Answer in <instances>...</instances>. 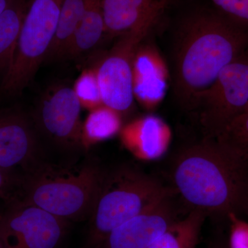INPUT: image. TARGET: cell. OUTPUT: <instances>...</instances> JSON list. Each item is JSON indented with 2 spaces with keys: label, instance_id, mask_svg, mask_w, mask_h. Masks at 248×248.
Masks as SVG:
<instances>
[{
  "label": "cell",
  "instance_id": "cell-26",
  "mask_svg": "<svg viewBox=\"0 0 248 248\" xmlns=\"http://www.w3.org/2000/svg\"><path fill=\"white\" fill-rule=\"evenodd\" d=\"M1 213H0V248H6L5 245L4 238H3L2 232L1 228Z\"/></svg>",
  "mask_w": 248,
  "mask_h": 248
},
{
  "label": "cell",
  "instance_id": "cell-9",
  "mask_svg": "<svg viewBox=\"0 0 248 248\" xmlns=\"http://www.w3.org/2000/svg\"><path fill=\"white\" fill-rule=\"evenodd\" d=\"M153 29L131 31L120 36L95 67L103 104L123 114L133 107V62L139 45Z\"/></svg>",
  "mask_w": 248,
  "mask_h": 248
},
{
  "label": "cell",
  "instance_id": "cell-28",
  "mask_svg": "<svg viewBox=\"0 0 248 248\" xmlns=\"http://www.w3.org/2000/svg\"><path fill=\"white\" fill-rule=\"evenodd\" d=\"M248 112V106L247 108H246V111H245V112Z\"/></svg>",
  "mask_w": 248,
  "mask_h": 248
},
{
  "label": "cell",
  "instance_id": "cell-22",
  "mask_svg": "<svg viewBox=\"0 0 248 248\" xmlns=\"http://www.w3.org/2000/svg\"><path fill=\"white\" fill-rule=\"evenodd\" d=\"M22 174L0 167V199L9 205L19 200Z\"/></svg>",
  "mask_w": 248,
  "mask_h": 248
},
{
  "label": "cell",
  "instance_id": "cell-19",
  "mask_svg": "<svg viewBox=\"0 0 248 248\" xmlns=\"http://www.w3.org/2000/svg\"><path fill=\"white\" fill-rule=\"evenodd\" d=\"M206 215L190 210L168 228L148 248H196Z\"/></svg>",
  "mask_w": 248,
  "mask_h": 248
},
{
  "label": "cell",
  "instance_id": "cell-25",
  "mask_svg": "<svg viewBox=\"0 0 248 248\" xmlns=\"http://www.w3.org/2000/svg\"><path fill=\"white\" fill-rule=\"evenodd\" d=\"M14 0H0V16L7 9Z\"/></svg>",
  "mask_w": 248,
  "mask_h": 248
},
{
  "label": "cell",
  "instance_id": "cell-2",
  "mask_svg": "<svg viewBox=\"0 0 248 248\" xmlns=\"http://www.w3.org/2000/svg\"><path fill=\"white\" fill-rule=\"evenodd\" d=\"M172 189L191 210L206 216H248V172L215 140L204 138L177 153Z\"/></svg>",
  "mask_w": 248,
  "mask_h": 248
},
{
  "label": "cell",
  "instance_id": "cell-13",
  "mask_svg": "<svg viewBox=\"0 0 248 248\" xmlns=\"http://www.w3.org/2000/svg\"><path fill=\"white\" fill-rule=\"evenodd\" d=\"M106 35L119 37L131 31L153 29L170 0H100Z\"/></svg>",
  "mask_w": 248,
  "mask_h": 248
},
{
  "label": "cell",
  "instance_id": "cell-24",
  "mask_svg": "<svg viewBox=\"0 0 248 248\" xmlns=\"http://www.w3.org/2000/svg\"><path fill=\"white\" fill-rule=\"evenodd\" d=\"M229 222V239L227 248H248V221L235 213L227 216Z\"/></svg>",
  "mask_w": 248,
  "mask_h": 248
},
{
  "label": "cell",
  "instance_id": "cell-6",
  "mask_svg": "<svg viewBox=\"0 0 248 248\" xmlns=\"http://www.w3.org/2000/svg\"><path fill=\"white\" fill-rule=\"evenodd\" d=\"M248 106V48L196 97L191 110L198 112L205 138L215 140Z\"/></svg>",
  "mask_w": 248,
  "mask_h": 248
},
{
  "label": "cell",
  "instance_id": "cell-15",
  "mask_svg": "<svg viewBox=\"0 0 248 248\" xmlns=\"http://www.w3.org/2000/svg\"><path fill=\"white\" fill-rule=\"evenodd\" d=\"M31 1L14 0L0 16V75L2 79L12 65L23 22Z\"/></svg>",
  "mask_w": 248,
  "mask_h": 248
},
{
  "label": "cell",
  "instance_id": "cell-14",
  "mask_svg": "<svg viewBox=\"0 0 248 248\" xmlns=\"http://www.w3.org/2000/svg\"><path fill=\"white\" fill-rule=\"evenodd\" d=\"M119 136L124 148L135 158L149 161L159 159L166 154L172 135L167 122L149 114L124 125Z\"/></svg>",
  "mask_w": 248,
  "mask_h": 248
},
{
  "label": "cell",
  "instance_id": "cell-16",
  "mask_svg": "<svg viewBox=\"0 0 248 248\" xmlns=\"http://www.w3.org/2000/svg\"><path fill=\"white\" fill-rule=\"evenodd\" d=\"M105 36V24L100 0H91L62 59L73 60L79 58L97 46Z\"/></svg>",
  "mask_w": 248,
  "mask_h": 248
},
{
  "label": "cell",
  "instance_id": "cell-11",
  "mask_svg": "<svg viewBox=\"0 0 248 248\" xmlns=\"http://www.w3.org/2000/svg\"><path fill=\"white\" fill-rule=\"evenodd\" d=\"M173 195L110 232L99 248H148L177 221Z\"/></svg>",
  "mask_w": 248,
  "mask_h": 248
},
{
  "label": "cell",
  "instance_id": "cell-3",
  "mask_svg": "<svg viewBox=\"0 0 248 248\" xmlns=\"http://www.w3.org/2000/svg\"><path fill=\"white\" fill-rule=\"evenodd\" d=\"M104 172L93 161L64 166L43 160L22 174L17 202L32 204L69 222L89 219Z\"/></svg>",
  "mask_w": 248,
  "mask_h": 248
},
{
  "label": "cell",
  "instance_id": "cell-27",
  "mask_svg": "<svg viewBox=\"0 0 248 248\" xmlns=\"http://www.w3.org/2000/svg\"><path fill=\"white\" fill-rule=\"evenodd\" d=\"M213 248H227L226 246L221 244L214 245Z\"/></svg>",
  "mask_w": 248,
  "mask_h": 248
},
{
  "label": "cell",
  "instance_id": "cell-8",
  "mask_svg": "<svg viewBox=\"0 0 248 248\" xmlns=\"http://www.w3.org/2000/svg\"><path fill=\"white\" fill-rule=\"evenodd\" d=\"M69 221L24 202L9 205L1 213V228L6 248H58Z\"/></svg>",
  "mask_w": 248,
  "mask_h": 248
},
{
  "label": "cell",
  "instance_id": "cell-5",
  "mask_svg": "<svg viewBox=\"0 0 248 248\" xmlns=\"http://www.w3.org/2000/svg\"><path fill=\"white\" fill-rule=\"evenodd\" d=\"M63 0H32L15 52L1 81V91L17 95L31 84L45 61L56 34Z\"/></svg>",
  "mask_w": 248,
  "mask_h": 248
},
{
  "label": "cell",
  "instance_id": "cell-17",
  "mask_svg": "<svg viewBox=\"0 0 248 248\" xmlns=\"http://www.w3.org/2000/svg\"><path fill=\"white\" fill-rule=\"evenodd\" d=\"M123 125L122 114L107 106L90 110L82 123V149H89L98 143L119 135Z\"/></svg>",
  "mask_w": 248,
  "mask_h": 248
},
{
  "label": "cell",
  "instance_id": "cell-23",
  "mask_svg": "<svg viewBox=\"0 0 248 248\" xmlns=\"http://www.w3.org/2000/svg\"><path fill=\"white\" fill-rule=\"evenodd\" d=\"M221 14L248 27V0H212Z\"/></svg>",
  "mask_w": 248,
  "mask_h": 248
},
{
  "label": "cell",
  "instance_id": "cell-20",
  "mask_svg": "<svg viewBox=\"0 0 248 248\" xmlns=\"http://www.w3.org/2000/svg\"><path fill=\"white\" fill-rule=\"evenodd\" d=\"M215 140L248 172V112L232 121Z\"/></svg>",
  "mask_w": 248,
  "mask_h": 248
},
{
  "label": "cell",
  "instance_id": "cell-10",
  "mask_svg": "<svg viewBox=\"0 0 248 248\" xmlns=\"http://www.w3.org/2000/svg\"><path fill=\"white\" fill-rule=\"evenodd\" d=\"M45 160L32 118L16 108L0 110V167L23 174Z\"/></svg>",
  "mask_w": 248,
  "mask_h": 248
},
{
  "label": "cell",
  "instance_id": "cell-12",
  "mask_svg": "<svg viewBox=\"0 0 248 248\" xmlns=\"http://www.w3.org/2000/svg\"><path fill=\"white\" fill-rule=\"evenodd\" d=\"M169 80V66L159 49L143 40L133 58L134 99L143 109L153 112L164 101Z\"/></svg>",
  "mask_w": 248,
  "mask_h": 248
},
{
  "label": "cell",
  "instance_id": "cell-21",
  "mask_svg": "<svg viewBox=\"0 0 248 248\" xmlns=\"http://www.w3.org/2000/svg\"><path fill=\"white\" fill-rule=\"evenodd\" d=\"M73 89L84 108L90 111L104 105L95 67L81 72Z\"/></svg>",
  "mask_w": 248,
  "mask_h": 248
},
{
  "label": "cell",
  "instance_id": "cell-4",
  "mask_svg": "<svg viewBox=\"0 0 248 248\" xmlns=\"http://www.w3.org/2000/svg\"><path fill=\"white\" fill-rule=\"evenodd\" d=\"M172 195L171 187L131 166L105 171L85 248H99L111 231Z\"/></svg>",
  "mask_w": 248,
  "mask_h": 248
},
{
  "label": "cell",
  "instance_id": "cell-7",
  "mask_svg": "<svg viewBox=\"0 0 248 248\" xmlns=\"http://www.w3.org/2000/svg\"><path fill=\"white\" fill-rule=\"evenodd\" d=\"M81 108L73 88L53 85L41 96L31 118L37 132L55 146L68 151L82 149Z\"/></svg>",
  "mask_w": 248,
  "mask_h": 248
},
{
  "label": "cell",
  "instance_id": "cell-18",
  "mask_svg": "<svg viewBox=\"0 0 248 248\" xmlns=\"http://www.w3.org/2000/svg\"><path fill=\"white\" fill-rule=\"evenodd\" d=\"M91 0H63L58 29L45 60H62Z\"/></svg>",
  "mask_w": 248,
  "mask_h": 248
},
{
  "label": "cell",
  "instance_id": "cell-1",
  "mask_svg": "<svg viewBox=\"0 0 248 248\" xmlns=\"http://www.w3.org/2000/svg\"><path fill=\"white\" fill-rule=\"evenodd\" d=\"M248 48L247 27L222 14L200 11L177 31L173 55L174 92L191 110L196 97Z\"/></svg>",
  "mask_w": 248,
  "mask_h": 248
}]
</instances>
